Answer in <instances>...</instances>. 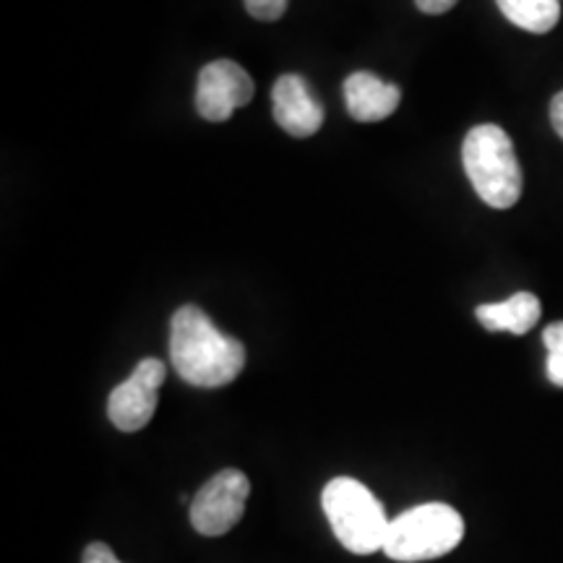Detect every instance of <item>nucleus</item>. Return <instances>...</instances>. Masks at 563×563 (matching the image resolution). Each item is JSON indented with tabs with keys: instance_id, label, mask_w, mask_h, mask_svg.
Wrapping results in <instances>:
<instances>
[{
	"instance_id": "1",
	"label": "nucleus",
	"mask_w": 563,
	"mask_h": 563,
	"mask_svg": "<svg viewBox=\"0 0 563 563\" xmlns=\"http://www.w3.org/2000/svg\"><path fill=\"white\" fill-rule=\"evenodd\" d=\"M170 361L186 384L220 389L243 373L245 347L220 332L199 306H183L170 321Z\"/></svg>"
},
{
	"instance_id": "2",
	"label": "nucleus",
	"mask_w": 563,
	"mask_h": 563,
	"mask_svg": "<svg viewBox=\"0 0 563 563\" xmlns=\"http://www.w3.org/2000/svg\"><path fill=\"white\" fill-rule=\"evenodd\" d=\"M462 165L475 194L493 209H511L525 188L517 152L501 125H475L464 136Z\"/></svg>"
},
{
	"instance_id": "3",
	"label": "nucleus",
	"mask_w": 563,
	"mask_h": 563,
	"mask_svg": "<svg viewBox=\"0 0 563 563\" xmlns=\"http://www.w3.org/2000/svg\"><path fill=\"white\" fill-rule=\"evenodd\" d=\"M321 506L336 540L350 553L371 555L384 551L391 519H386L382 501L361 481L334 477L321 493Z\"/></svg>"
},
{
	"instance_id": "4",
	"label": "nucleus",
	"mask_w": 563,
	"mask_h": 563,
	"mask_svg": "<svg viewBox=\"0 0 563 563\" xmlns=\"http://www.w3.org/2000/svg\"><path fill=\"white\" fill-rule=\"evenodd\" d=\"M464 522L449 504H422L391 519L384 553L399 563L433 561L462 543Z\"/></svg>"
},
{
	"instance_id": "5",
	"label": "nucleus",
	"mask_w": 563,
	"mask_h": 563,
	"mask_svg": "<svg viewBox=\"0 0 563 563\" xmlns=\"http://www.w3.org/2000/svg\"><path fill=\"white\" fill-rule=\"evenodd\" d=\"M251 483L241 470H222L209 477L191 501V525L203 538H220L243 519Z\"/></svg>"
},
{
	"instance_id": "6",
	"label": "nucleus",
	"mask_w": 563,
	"mask_h": 563,
	"mask_svg": "<svg viewBox=\"0 0 563 563\" xmlns=\"http://www.w3.org/2000/svg\"><path fill=\"white\" fill-rule=\"evenodd\" d=\"M167 368L157 357H144L121 386L110 391L108 418L118 431L136 433L152 420L159 402V386L165 384Z\"/></svg>"
},
{
	"instance_id": "7",
	"label": "nucleus",
	"mask_w": 563,
	"mask_h": 563,
	"mask_svg": "<svg viewBox=\"0 0 563 563\" xmlns=\"http://www.w3.org/2000/svg\"><path fill=\"white\" fill-rule=\"evenodd\" d=\"M253 100V81L249 70L235 60H211L201 68L196 84V110L203 121L224 123L238 108Z\"/></svg>"
},
{
	"instance_id": "8",
	"label": "nucleus",
	"mask_w": 563,
	"mask_h": 563,
	"mask_svg": "<svg viewBox=\"0 0 563 563\" xmlns=\"http://www.w3.org/2000/svg\"><path fill=\"white\" fill-rule=\"evenodd\" d=\"M274 121L282 131L295 139H308L323 125V108L298 74H285L274 81L272 89Z\"/></svg>"
},
{
	"instance_id": "9",
	"label": "nucleus",
	"mask_w": 563,
	"mask_h": 563,
	"mask_svg": "<svg viewBox=\"0 0 563 563\" xmlns=\"http://www.w3.org/2000/svg\"><path fill=\"white\" fill-rule=\"evenodd\" d=\"M402 102V91L397 84L378 79L371 70H355L344 81V104L355 121L376 123L389 118Z\"/></svg>"
},
{
	"instance_id": "10",
	"label": "nucleus",
	"mask_w": 563,
	"mask_h": 563,
	"mask_svg": "<svg viewBox=\"0 0 563 563\" xmlns=\"http://www.w3.org/2000/svg\"><path fill=\"white\" fill-rule=\"evenodd\" d=\"M475 316L488 332L527 334L540 321V298L532 292H517L501 302H485Z\"/></svg>"
},
{
	"instance_id": "11",
	"label": "nucleus",
	"mask_w": 563,
	"mask_h": 563,
	"mask_svg": "<svg viewBox=\"0 0 563 563\" xmlns=\"http://www.w3.org/2000/svg\"><path fill=\"white\" fill-rule=\"evenodd\" d=\"M496 3L514 26L532 34L551 32L561 21L559 0H496Z\"/></svg>"
},
{
	"instance_id": "12",
	"label": "nucleus",
	"mask_w": 563,
	"mask_h": 563,
	"mask_svg": "<svg viewBox=\"0 0 563 563\" xmlns=\"http://www.w3.org/2000/svg\"><path fill=\"white\" fill-rule=\"evenodd\" d=\"M548 350V378L563 389V321H555L543 332Z\"/></svg>"
},
{
	"instance_id": "13",
	"label": "nucleus",
	"mask_w": 563,
	"mask_h": 563,
	"mask_svg": "<svg viewBox=\"0 0 563 563\" xmlns=\"http://www.w3.org/2000/svg\"><path fill=\"white\" fill-rule=\"evenodd\" d=\"M243 3L253 19L277 21L285 16L287 3H290V0H243Z\"/></svg>"
},
{
	"instance_id": "14",
	"label": "nucleus",
	"mask_w": 563,
	"mask_h": 563,
	"mask_svg": "<svg viewBox=\"0 0 563 563\" xmlns=\"http://www.w3.org/2000/svg\"><path fill=\"white\" fill-rule=\"evenodd\" d=\"M81 563H121L115 559V553L110 551L104 543H91L81 555Z\"/></svg>"
},
{
	"instance_id": "15",
	"label": "nucleus",
	"mask_w": 563,
	"mask_h": 563,
	"mask_svg": "<svg viewBox=\"0 0 563 563\" xmlns=\"http://www.w3.org/2000/svg\"><path fill=\"white\" fill-rule=\"evenodd\" d=\"M460 0H415L418 11L428 13V16H441V13L452 11Z\"/></svg>"
},
{
	"instance_id": "16",
	"label": "nucleus",
	"mask_w": 563,
	"mask_h": 563,
	"mask_svg": "<svg viewBox=\"0 0 563 563\" xmlns=\"http://www.w3.org/2000/svg\"><path fill=\"white\" fill-rule=\"evenodd\" d=\"M551 123H553V131L563 139V91H559V95L551 100Z\"/></svg>"
}]
</instances>
